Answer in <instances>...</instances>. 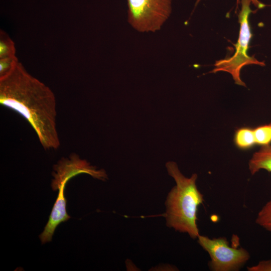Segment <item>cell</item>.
Wrapping results in <instances>:
<instances>
[{
    "mask_svg": "<svg viewBox=\"0 0 271 271\" xmlns=\"http://www.w3.org/2000/svg\"><path fill=\"white\" fill-rule=\"evenodd\" d=\"M0 103L28 121L44 149L59 148L54 94L19 62L9 73L0 78Z\"/></svg>",
    "mask_w": 271,
    "mask_h": 271,
    "instance_id": "1",
    "label": "cell"
},
{
    "mask_svg": "<svg viewBox=\"0 0 271 271\" xmlns=\"http://www.w3.org/2000/svg\"><path fill=\"white\" fill-rule=\"evenodd\" d=\"M169 175L176 185L168 194L164 216L166 225L181 233H187L193 239L199 234L197 226V212L204 201L203 195L198 190L197 174L186 177L180 171L176 163L169 161L166 164Z\"/></svg>",
    "mask_w": 271,
    "mask_h": 271,
    "instance_id": "2",
    "label": "cell"
},
{
    "mask_svg": "<svg viewBox=\"0 0 271 271\" xmlns=\"http://www.w3.org/2000/svg\"><path fill=\"white\" fill-rule=\"evenodd\" d=\"M56 172H53L54 179L52 182L53 190H59L56 201L53 206L49 220L43 231L39 235L42 244L50 242L57 226L61 222L70 218L66 211V199L64 196V189L67 182L72 177L80 174L90 175L92 167L86 160L80 159L73 155L70 159H63L54 167Z\"/></svg>",
    "mask_w": 271,
    "mask_h": 271,
    "instance_id": "3",
    "label": "cell"
},
{
    "mask_svg": "<svg viewBox=\"0 0 271 271\" xmlns=\"http://www.w3.org/2000/svg\"><path fill=\"white\" fill-rule=\"evenodd\" d=\"M251 0H241V10L238 14L240 24L237 42L235 44V52L231 57L217 60L214 68L210 73H215L219 71L228 72L232 76L235 83L246 87L245 83L240 78L242 68L248 65H265L264 61H260L247 54L250 40L252 37L249 22V16L252 11L250 8Z\"/></svg>",
    "mask_w": 271,
    "mask_h": 271,
    "instance_id": "4",
    "label": "cell"
},
{
    "mask_svg": "<svg viewBox=\"0 0 271 271\" xmlns=\"http://www.w3.org/2000/svg\"><path fill=\"white\" fill-rule=\"evenodd\" d=\"M127 21L137 31L161 30L172 12V0H127Z\"/></svg>",
    "mask_w": 271,
    "mask_h": 271,
    "instance_id": "5",
    "label": "cell"
},
{
    "mask_svg": "<svg viewBox=\"0 0 271 271\" xmlns=\"http://www.w3.org/2000/svg\"><path fill=\"white\" fill-rule=\"evenodd\" d=\"M197 239L199 245L210 256L208 266L211 270H238L250 258L247 250L230 246L225 237L210 238L200 234Z\"/></svg>",
    "mask_w": 271,
    "mask_h": 271,
    "instance_id": "6",
    "label": "cell"
},
{
    "mask_svg": "<svg viewBox=\"0 0 271 271\" xmlns=\"http://www.w3.org/2000/svg\"><path fill=\"white\" fill-rule=\"evenodd\" d=\"M248 169L252 175L260 170L271 173V145L261 146L253 154L248 162Z\"/></svg>",
    "mask_w": 271,
    "mask_h": 271,
    "instance_id": "7",
    "label": "cell"
},
{
    "mask_svg": "<svg viewBox=\"0 0 271 271\" xmlns=\"http://www.w3.org/2000/svg\"><path fill=\"white\" fill-rule=\"evenodd\" d=\"M233 142L235 146L241 150L252 149L256 145L253 128L243 126L237 128L234 134Z\"/></svg>",
    "mask_w": 271,
    "mask_h": 271,
    "instance_id": "8",
    "label": "cell"
},
{
    "mask_svg": "<svg viewBox=\"0 0 271 271\" xmlns=\"http://www.w3.org/2000/svg\"><path fill=\"white\" fill-rule=\"evenodd\" d=\"M255 221L258 225L271 233V198L258 212Z\"/></svg>",
    "mask_w": 271,
    "mask_h": 271,
    "instance_id": "9",
    "label": "cell"
},
{
    "mask_svg": "<svg viewBox=\"0 0 271 271\" xmlns=\"http://www.w3.org/2000/svg\"><path fill=\"white\" fill-rule=\"evenodd\" d=\"M256 145L265 146L271 145V122L253 128Z\"/></svg>",
    "mask_w": 271,
    "mask_h": 271,
    "instance_id": "10",
    "label": "cell"
},
{
    "mask_svg": "<svg viewBox=\"0 0 271 271\" xmlns=\"http://www.w3.org/2000/svg\"><path fill=\"white\" fill-rule=\"evenodd\" d=\"M16 49L13 41L4 31L0 32V58L15 55Z\"/></svg>",
    "mask_w": 271,
    "mask_h": 271,
    "instance_id": "11",
    "label": "cell"
},
{
    "mask_svg": "<svg viewBox=\"0 0 271 271\" xmlns=\"http://www.w3.org/2000/svg\"><path fill=\"white\" fill-rule=\"evenodd\" d=\"M18 63L16 56L0 58V78L9 73Z\"/></svg>",
    "mask_w": 271,
    "mask_h": 271,
    "instance_id": "12",
    "label": "cell"
},
{
    "mask_svg": "<svg viewBox=\"0 0 271 271\" xmlns=\"http://www.w3.org/2000/svg\"><path fill=\"white\" fill-rule=\"evenodd\" d=\"M248 271H271V258L259 261L257 264L247 267Z\"/></svg>",
    "mask_w": 271,
    "mask_h": 271,
    "instance_id": "13",
    "label": "cell"
},
{
    "mask_svg": "<svg viewBox=\"0 0 271 271\" xmlns=\"http://www.w3.org/2000/svg\"><path fill=\"white\" fill-rule=\"evenodd\" d=\"M201 1V0H196L195 6H196ZM251 1L253 5L258 9H262L265 7V5L260 2L259 0H251Z\"/></svg>",
    "mask_w": 271,
    "mask_h": 271,
    "instance_id": "14",
    "label": "cell"
}]
</instances>
